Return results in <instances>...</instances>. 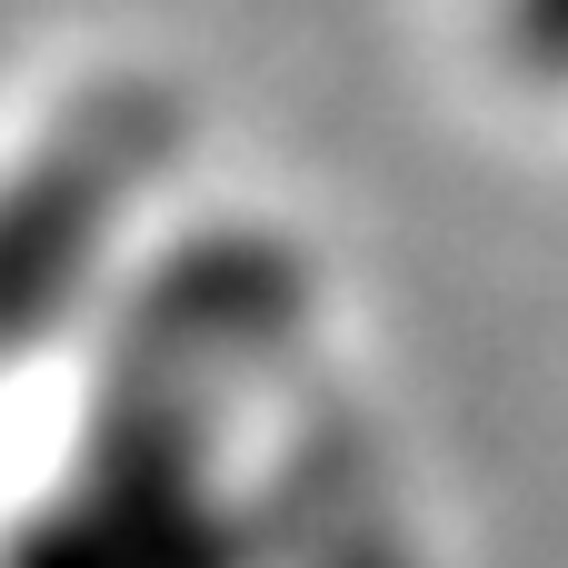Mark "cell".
<instances>
[{
  "instance_id": "6da1fadb",
  "label": "cell",
  "mask_w": 568,
  "mask_h": 568,
  "mask_svg": "<svg viewBox=\"0 0 568 568\" xmlns=\"http://www.w3.org/2000/svg\"><path fill=\"white\" fill-rule=\"evenodd\" d=\"M499 40L529 80L568 90V0H499Z\"/></svg>"
}]
</instances>
